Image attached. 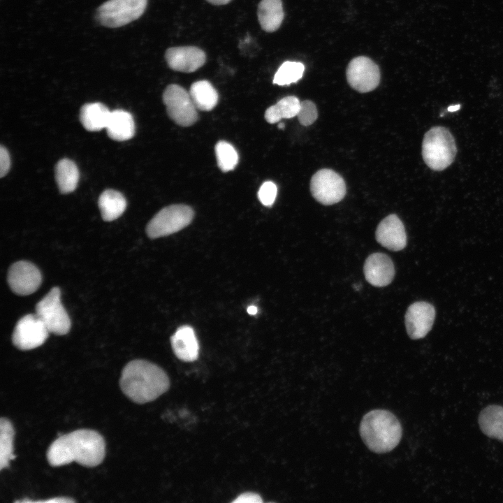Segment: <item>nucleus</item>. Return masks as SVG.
Masks as SVG:
<instances>
[{
    "mask_svg": "<svg viewBox=\"0 0 503 503\" xmlns=\"http://www.w3.org/2000/svg\"><path fill=\"white\" fill-rule=\"evenodd\" d=\"M147 0H108L97 9V19L103 26L119 27L139 18Z\"/></svg>",
    "mask_w": 503,
    "mask_h": 503,
    "instance_id": "nucleus-7",
    "label": "nucleus"
},
{
    "mask_svg": "<svg viewBox=\"0 0 503 503\" xmlns=\"http://www.w3.org/2000/svg\"><path fill=\"white\" fill-rule=\"evenodd\" d=\"M217 165L223 172L233 170L238 163V154L232 145L219 141L215 145Z\"/></svg>",
    "mask_w": 503,
    "mask_h": 503,
    "instance_id": "nucleus-28",
    "label": "nucleus"
},
{
    "mask_svg": "<svg viewBox=\"0 0 503 503\" xmlns=\"http://www.w3.org/2000/svg\"><path fill=\"white\" fill-rule=\"evenodd\" d=\"M36 314L50 333L67 334L71 326L70 317L61 302V290L54 286L36 305Z\"/></svg>",
    "mask_w": 503,
    "mask_h": 503,
    "instance_id": "nucleus-6",
    "label": "nucleus"
},
{
    "mask_svg": "<svg viewBox=\"0 0 503 503\" xmlns=\"http://www.w3.org/2000/svg\"><path fill=\"white\" fill-rule=\"evenodd\" d=\"M175 356L186 362L194 361L199 353V344L192 327L184 325L177 328L170 337Z\"/></svg>",
    "mask_w": 503,
    "mask_h": 503,
    "instance_id": "nucleus-17",
    "label": "nucleus"
},
{
    "mask_svg": "<svg viewBox=\"0 0 503 503\" xmlns=\"http://www.w3.org/2000/svg\"><path fill=\"white\" fill-rule=\"evenodd\" d=\"M207 2L217 6L225 5L228 3L231 0H206Z\"/></svg>",
    "mask_w": 503,
    "mask_h": 503,
    "instance_id": "nucleus-34",
    "label": "nucleus"
},
{
    "mask_svg": "<svg viewBox=\"0 0 503 503\" xmlns=\"http://www.w3.org/2000/svg\"><path fill=\"white\" fill-rule=\"evenodd\" d=\"M119 386L131 400L145 404L166 393L169 388L170 380L166 372L157 365L136 359L122 369Z\"/></svg>",
    "mask_w": 503,
    "mask_h": 503,
    "instance_id": "nucleus-2",
    "label": "nucleus"
},
{
    "mask_svg": "<svg viewBox=\"0 0 503 503\" xmlns=\"http://www.w3.org/2000/svg\"><path fill=\"white\" fill-rule=\"evenodd\" d=\"M278 128L280 129H283L284 128V123H283V122H280L279 124H278Z\"/></svg>",
    "mask_w": 503,
    "mask_h": 503,
    "instance_id": "nucleus-37",
    "label": "nucleus"
},
{
    "mask_svg": "<svg viewBox=\"0 0 503 503\" xmlns=\"http://www.w3.org/2000/svg\"><path fill=\"white\" fill-rule=\"evenodd\" d=\"M297 117L300 124L303 126L311 125L318 117L316 105L309 100L300 102V108Z\"/></svg>",
    "mask_w": 503,
    "mask_h": 503,
    "instance_id": "nucleus-29",
    "label": "nucleus"
},
{
    "mask_svg": "<svg viewBox=\"0 0 503 503\" xmlns=\"http://www.w3.org/2000/svg\"><path fill=\"white\" fill-rule=\"evenodd\" d=\"M10 289L20 296L34 293L41 286L42 275L38 267L27 261H20L10 265L7 275Z\"/></svg>",
    "mask_w": 503,
    "mask_h": 503,
    "instance_id": "nucleus-12",
    "label": "nucleus"
},
{
    "mask_svg": "<svg viewBox=\"0 0 503 503\" xmlns=\"http://www.w3.org/2000/svg\"><path fill=\"white\" fill-rule=\"evenodd\" d=\"M50 332L36 314H29L17 322L12 335L13 345L20 350H31L41 346Z\"/></svg>",
    "mask_w": 503,
    "mask_h": 503,
    "instance_id": "nucleus-10",
    "label": "nucleus"
},
{
    "mask_svg": "<svg viewBox=\"0 0 503 503\" xmlns=\"http://www.w3.org/2000/svg\"><path fill=\"white\" fill-rule=\"evenodd\" d=\"M435 317L432 305L424 302L411 304L405 314V326L409 337L413 340L424 337L431 330Z\"/></svg>",
    "mask_w": 503,
    "mask_h": 503,
    "instance_id": "nucleus-13",
    "label": "nucleus"
},
{
    "mask_svg": "<svg viewBox=\"0 0 503 503\" xmlns=\"http://www.w3.org/2000/svg\"><path fill=\"white\" fill-rule=\"evenodd\" d=\"M277 192V186L274 182H265L258 190V198L263 205L271 206L275 202Z\"/></svg>",
    "mask_w": 503,
    "mask_h": 503,
    "instance_id": "nucleus-30",
    "label": "nucleus"
},
{
    "mask_svg": "<svg viewBox=\"0 0 503 503\" xmlns=\"http://www.w3.org/2000/svg\"><path fill=\"white\" fill-rule=\"evenodd\" d=\"M10 166V155L3 145L0 147V177H3L5 176L9 170Z\"/></svg>",
    "mask_w": 503,
    "mask_h": 503,
    "instance_id": "nucleus-31",
    "label": "nucleus"
},
{
    "mask_svg": "<svg viewBox=\"0 0 503 503\" xmlns=\"http://www.w3.org/2000/svg\"><path fill=\"white\" fill-rule=\"evenodd\" d=\"M15 430L11 421L5 417L0 419V470L8 467L14 460L13 439Z\"/></svg>",
    "mask_w": 503,
    "mask_h": 503,
    "instance_id": "nucleus-26",
    "label": "nucleus"
},
{
    "mask_svg": "<svg viewBox=\"0 0 503 503\" xmlns=\"http://www.w3.org/2000/svg\"><path fill=\"white\" fill-rule=\"evenodd\" d=\"M456 144L451 133L445 127L434 126L428 131L422 143V156L433 170L441 171L454 161Z\"/></svg>",
    "mask_w": 503,
    "mask_h": 503,
    "instance_id": "nucleus-4",
    "label": "nucleus"
},
{
    "mask_svg": "<svg viewBox=\"0 0 503 503\" xmlns=\"http://www.w3.org/2000/svg\"><path fill=\"white\" fill-rule=\"evenodd\" d=\"M479 425L488 437L503 440V407L491 404L479 415Z\"/></svg>",
    "mask_w": 503,
    "mask_h": 503,
    "instance_id": "nucleus-20",
    "label": "nucleus"
},
{
    "mask_svg": "<svg viewBox=\"0 0 503 503\" xmlns=\"http://www.w3.org/2000/svg\"><path fill=\"white\" fill-rule=\"evenodd\" d=\"M105 455V442L97 431L75 430L61 435L50 445L46 457L52 467L68 465L73 461L93 467L101 464Z\"/></svg>",
    "mask_w": 503,
    "mask_h": 503,
    "instance_id": "nucleus-1",
    "label": "nucleus"
},
{
    "mask_svg": "<svg viewBox=\"0 0 503 503\" xmlns=\"http://www.w3.org/2000/svg\"><path fill=\"white\" fill-rule=\"evenodd\" d=\"M192 208L183 204L167 206L158 212L149 221L146 232L154 239L175 233L187 226L192 221Z\"/></svg>",
    "mask_w": 503,
    "mask_h": 503,
    "instance_id": "nucleus-5",
    "label": "nucleus"
},
{
    "mask_svg": "<svg viewBox=\"0 0 503 503\" xmlns=\"http://www.w3.org/2000/svg\"><path fill=\"white\" fill-rule=\"evenodd\" d=\"M300 108V101L294 96H288L269 107L265 112V119L270 124L279 122L282 119H289L297 116Z\"/></svg>",
    "mask_w": 503,
    "mask_h": 503,
    "instance_id": "nucleus-25",
    "label": "nucleus"
},
{
    "mask_svg": "<svg viewBox=\"0 0 503 503\" xmlns=\"http://www.w3.org/2000/svg\"><path fill=\"white\" fill-rule=\"evenodd\" d=\"M43 502V503H50V502H75L73 499L70 497H53L52 499H48L45 500H17L15 502Z\"/></svg>",
    "mask_w": 503,
    "mask_h": 503,
    "instance_id": "nucleus-33",
    "label": "nucleus"
},
{
    "mask_svg": "<svg viewBox=\"0 0 503 503\" xmlns=\"http://www.w3.org/2000/svg\"><path fill=\"white\" fill-rule=\"evenodd\" d=\"M163 101L168 115L177 124L189 126L197 122V108L189 92L182 87L176 84L168 85L163 92Z\"/></svg>",
    "mask_w": 503,
    "mask_h": 503,
    "instance_id": "nucleus-8",
    "label": "nucleus"
},
{
    "mask_svg": "<svg viewBox=\"0 0 503 503\" xmlns=\"http://www.w3.org/2000/svg\"><path fill=\"white\" fill-rule=\"evenodd\" d=\"M105 129L112 140L124 141L131 139L135 134V124L131 114L119 109L111 111Z\"/></svg>",
    "mask_w": 503,
    "mask_h": 503,
    "instance_id": "nucleus-18",
    "label": "nucleus"
},
{
    "mask_svg": "<svg viewBox=\"0 0 503 503\" xmlns=\"http://www.w3.org/2000/svg\"><path fill=\"white\" fill-rule=\"evenodd\" d=\"M55 178L61 194L73 191L79 180V172L75 163L68 159H63L55 168Z\"/></svg>",
    "mask_w": 503,
    "mask_h": 503,
    "instance_id": "nucleus-24",
    "label": "nucleus"
},
{
    "mask_svg": "<svg viewBox=\"0 0 503 503\" xmlns=\"http://www.w3.org/2000/svg\"><path fill=\"white\" fill-rule=\"evenodd\" d=\"M460 108V105L459 104L451 105L448 108V110L449 112H455L458 110H459Z\"/></svg>",
    "mask_w": 503,
    "mask_h": 503,
    "instance_id": "nucleus-36",
    "label": "nucleus"
},
{
    "mask_svg": "<svg viewBox=\"0 0 503 503\" xmlns=\"http://www.w3.org/2000/svg\"><path fill=\"white\" fill-rule=\"evenodd\" d=\"M260 495L254 493H244L239 495L233 502L238 503H259L262 502Z\"/></svg>",
    "mask_w": 503,
    "mask_h": 503,
    "instance_id": "nucleus-32",
    "label": "nucleus"
},
{
    "mask_svg": "<svg viewBox=\"0 0 503 503\" xmlns=\"http://www.w3.org/2000/svg\"><path fill=\"white\" fill-rule=\"evenodd\" d=\"M346 74L349 85L360 93L374 90L380 81L378 66L366 57L353 59L347 66Z\"/></svg>",
    "mask_w": 503,
    "mask_h": 503,
    "instance_id": "nucleus-11",
    "label": "nucleus"
},
{
    "mask_svg": "<svg viewBox=\"0 0 503 503\" xmlns=\"http://www.w3.org/2000/svg\"><path fill=\"white\" fill-rule=\"evenodd\" d=\"M110 112L101 103H87L80 109V120L87 131H98L105 129Z\"/></svg>",
    "mask_w": 503,
    "mask_h": 503,
    "instance_id": "nucleus-21",
    "label": "nucleus"
},
{
    "mask_svg": "<svg viewBox=\"0 0 503 503\" xmlns=\"http://www.w3.org/2000/svg\"><path fill=\"white\" fill-rule=\"evenodd\" d=\"M257 15L263 31H275L284 17L282 0H261L258 6Z\"/></svg>",
    "mask_w": 503,
    "mask_h": 503,
    "instance_id": "nucleus-19",
    "label": "nucleus"
},
{
    "mask_svg": "<svg viewBox=\"0 0 503 503\" xmlns=\"http://www.w3.org/2000/svg\"><path fill=\"white\" fill-rule=\"evenodd\" d=\"M99 207L104 221H110L117 219L126 207V201L119 191L107 189L99 196Z\"/></svg>",
    "mask_w": 503,
    "mask_h": 503,
    "instance_id": "nucleus-22",
    "label": "nucleus"
},
{
    "mask_svg": "<svg viewBox=\"0 0 503 503\" xmlns=\"http://www.w3.org/2000/svg\"><path fill=\"white\" fill-rule=\"evenodd\" d=\"M257 312H258V308L256 306L251 305V306H249L247 308V312L249 314L254 315L257 313Z\"/></svg>",
    "mask_w": 503,
    "mask_h": 503,
    "instance_id": "nucleus-35",
    "label": "nucleus"
},
{
    "mask_svg": "<svg viewBox=\"0 0 503 503\" xmlns=\"http://www.w3.org/2000/svg\"><path fill=\"white\" fill-rule=\"evenodd\" d=\"M165 59L171 69L192 73L204 65L206 54L203 50L195 46L173 47L166 51Z\"/></svg>",
    "mask_w": 503,
    "mask_h": 503,
    "instance_id": "nucleus-14",
    "label": "nucleus"
},
{
    "mask_svg": "<svg viewBox=\"0 0 503 503\" xmlns=\"http://www.w3.org/2000/svg\"><path fill=\"white\" fill-rule=\"evenodd\" d=\"M360 435L367 447L377 453L392 451L399 444L402 429L389 411L374 409L367 413L360 424Z\"/></svg>",
    "mask_w": 503,
    "mask_h": 503,
    "instance_id": "nucleus-3",
    "label": "nucleus"
},
{
    "mask_svg": "<svg viewBox=\"0 0 503 503\" xmlns=\"http://www.w3.org/2000/svg\"><path fill=\"white\" fill-rule=\"evenodd\" d=\"M363 271L367 282L377 287L388 285L395 275L392 260L388 255L379 252L373 253L366 258Z\"/></svg>",
    "mask_w": 503,
    "mask_h": 503,
    "instance_id": "nucleus-16",
    "label": "nucleus"
},
{
    "mask_svg": "<svg viewBox=\"0 0 503 503\" xmlns=\"http://www.w3.org/2000/svg\"><path fill=\"white\" fill-rule=\"evenodd\" d=\"M189 94L196 108L202 111H210L217 104L219 96L217 90L207 80L194 82Z\"/></svg>",
    "mask_w": 503,
    "mask_h": 503,
    "instance_id": "nucleus-23",
    "label": "nucleus"
},
{
    "mask_svg": "<svg viewBox=\"0 0 503 503\" xmlns=\"http://www.w3.org/2000/svg\"><path fill=\"white\" fill-rule=\"evenodd\" d=\"M375 238L383 247L392 251H400L407 245V234L402 221L395 214H389L378 225Z\"/></svg>",
    "mask_w": 503,
    "mask_h": 503,
    "instance_id": "nucleus-15",
    "label": "nucleus"
},
{
    "mask_svg": "<svg viewBox=\"0 0 503 503\" xmlns=\"http://www.w3.org/2000/svg\"><path fill=\"white\" fill-rule=\"evenodd\" d=\"M305 66L298 61H284L278 68L273 78V83L284 86L296 82L303 75Z\"/></svg>",
    "mask_w": 503,
    "mask_h": 503,
    "instance_id": "nucleus-27",
    "label": "nucleus"
},
{
    "mask_svg": "<svg viewBox=\"0 0 503 503\" xmlns=\"http://www.w3.org/2000/svg\"><path fill=\"white\" fill-rule=\"evenodd\" d=\"M310 191L314 198L324 205L340 202L346 194L344 179L330 169H321L312 177Z\"/></svg>",
    "mask_w": 503,
    "mask_h": 503,
    "instance_id": "nucleus-9",
    "label": "nucleus"
}]
</instances>
